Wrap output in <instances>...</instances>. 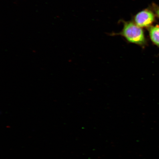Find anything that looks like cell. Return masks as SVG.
<instances>
[{
    "instance_id": "cell-1",
    "label": "cell",
    "mask_w": 159,
    "mask_h": 159,
    "mask_svg": "<svg viewBox=\"0 0 159 159\" xmlns=\"http://www.w3.org/2000/svg\"><path fill=\"white\" fill-rule=\"evenodd\" d=\"M118 35L122 36L129 43L136 44L143 48L147 45L143 30L134 21L124 22L122 30Z\"/></svg>"
},
{
    "instance_id": "cell-3",
    "label": "cell",
    "mask_w": 159,
    "mask_h": 159,
    "mask_svg": "<svg viewBox=\"0 0 159 159\" xmlns=\"http://www.w3.org/2000/svg\"><path fill=\"white\" fill-rule=\"evenodd\" d=\"M148 30L151 41L159 48V25L151 26L148 28Z\"/></svg>"
},
{
    "instance_id": "cell-2",
    "label": "cell",
    "mask_w": 159,
    "mask_h": 159,
    "mask_svg": "<svg viewBox=\"0 0 159 159\" xmlns=\"http://www.w3.org/2000/svg\"><path fill=\"white\" fill-rule=\"evenodd\" d=\"M155 20L154 13L148 9L139 12L134 18V22L142 28L150 27Z\"/></svg>"
},
{
    "instance_id": "cell-4",
    "label": "cell",
    "mask_w": 159,
    "mask_h": 159,
    "mask_svg": "<svg viewBox=\"0 0 159 159\" xmlns=\"http://www.w3.org/2000/svg\"><path fill=\"white\" fill-rule=\"evenodd\" d=\"M152 7L155 15L159 18V6L153 4L152 5Z\"/></svg>"
}]
</instances>
